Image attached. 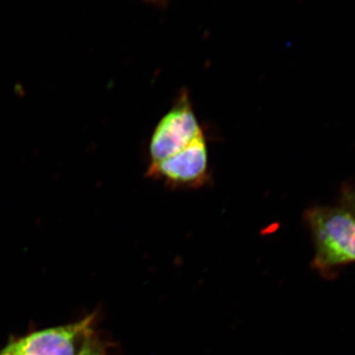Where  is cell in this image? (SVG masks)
Here are the masks:
<instances>
[{
	"label": "cell",
	"mask_w": 355,
	"mask_h": 355,
	"mask_svg": "<svg viewBox=\"0 0 355 355\" xmlns=\"http://www.w3.org/2000/svg\"><path fill=\"white\" fill-rule=\"evenodd\" d=\"M306 219L314 238L318 270L355 263V218L347 209L314 207Z\"/></svg>",
	"instance_id": "cell-1"
},
{
	"label": "cell",
	"mask_w": 355,
	"mask_h": 355,
	"mask_svg": "<svg viewBox=\"0 0 355 355\" xmlns=\"http://www.w3.org/2000/svg\"><path fill=\"white\" fill-rule=\"evenodd\" d=\"M202 135L190 98L187 93H182L154 130L149 146L151 162L180 153Z\"/></svg>",
	"instance_id": "cell-2"
},
{
	"label": "cell",
	"mask_w": 355,
	"mask_h": 355,
	"mask_svg": "<svg viewBox=\"0 0 355 355\" xmlns=\"http://www.w3.org/2000/svg\"><path fill=\"white\" fill-rule=\"evenodd\" d=\"M147 176L171 188L197 189L209 180V153L205 135L170 157L151 162Z\"/></svg>",
	"instance_id": "cell-3"
},
{
	"label": "cell",
	"mask_w": 355,
	"mask_h": 355,
	"mask_svg": "<svg viewBox=\"0 0 355 355\" xmlns=\"http://www.w3.org/2000/svg\"><path fill=\"white\" fill-rule=\"evenodd\" d=\"M94 316L76 323L35 331L13 340L0 350V355H77L79 340L92 330Z\"/></svg>",
	"instance_id": "cell-4"
},
{
	"label": "cell",
	"mask_w": 355,
	"mask_h": 355,
	"mask_svg": "<svg viewBox=\"0 0 355 355\" xmlns=\"http://www.w3.org/2000/svg\"><path fill=\"white\" fill-rule=\"evenodd\" d=\"M77 355H108L104 343L96 335L95 331L91 330L84 338L81 349Z\"/></svg>",
	"instance_id": "cell-5"
},
{
	"label": "cell",
	"mask_w": 355,
	"mask_h": 355,
	"mask_svg": "<svg viewBox=\"0 0 355 355\" xmlns=\"http://www.w3.org/2000/svg\"><path fill=\"white\" fill-rule=\"evenodd\" d=\"M343 209L352 214L355 218V193L352 190H345L343 196Z\"/></svg>",
	"instance_id": "cell-6"
},
{
	"label": "cell",
	"mask_w": 355,
	"mask_h": 355,
	"mask_svg": "<svg viewBox=\"0 0 355 355\" xmlns=\"http://www.w3.org/2000/svg\"><path fill=\"white\" fill-rule=\"evenodd\" d=\"M144 1L148 2L150 4H155V6H165L167 0H144Z\"/></svg>",
	"instance_id": "cell-7"
}]
</instances>
